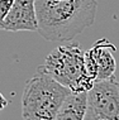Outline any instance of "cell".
Masks as SVG:
<instances>
[{"instance_id":"obj_1","label":"cell","mask_w":119,"mask_h":120,"mask_svg":"<svg viewBox=\"0 0 119 120\" xmlns=\"http://www.w3.org/2000/svg\"><path fill=\"white\" fill-rule=\"evenodd\" d=\"M96 0H36L38 33L48 42H70L94 24Z\"/></svg>"},{"instance_id":"obj_2","label":"cell","mask_w":119,"mask_h":120,"mask_svg":"<svg viewBox=\"0 0 119 120\" xmlns=\"http://www.w3.org/2000/svg\"><path fill=\"white\" fill-rule=\"evenodd\" d=\"M71 90L62 86L39 66L33 77L25 82L22 95L24 120H54Z\"/></svg>"},{"instance_id":"obj_3","label":"cell","mask_w":119,"mask_h":120,"mask_svg":"<svg viewBox=\"0 0 119 120\" xmlns=\"http://www.w3.org/2000/svg\"><path fill=\"white\" fill-rule=\"evenodd\" d=\"M44 70L71 92H89L95 81L85 68V52L79 43L60 46L51 52L43 64Z\"/></svg>"},{"instance_id":"obj_4","label":"cell","mask_w":119,"mask_h":120,"mask_svg":"<svg viewBox=\"0 0 119 120\" xmlns=\"http://www.w3.org/2000/svg\"><path fill=\"white\" fill-rule=\"evenodd\" d=\"M84 120H119V81H96L88 92Z\"/></svg>"},{"instance_id":"obj_5","label":"cell","mask_w":119,"mask_h":120,"mask_svg":"<svg viewBox=\"0 0 119 120\" xmlns=\"http://www.w3.org/2000/svg\"><path fill=\"white\" fill-rule=\"evenodd\" d=\"M5 32H38L36 0H15L10 11L0 24Z\"/></svg>"},{"instance_id":"obj_6","label":"cell","mask_w":119,"mask_h":120,"mask_svg":"<svg viewBox=\"0 0 119 120\" xmlns=\"http://www.w3.org/2000/svg\"><path fill=\"white\" fill-rule=\"evenodd\" d=\"M115 49L117 48L111 42H109L107 38H103V39L96 41L94 46L86 51L96 64V70H98L96 81L109 80L115 76L114 73L115 68H117V63H115L114 58Z\"/></svg>"},{"instance_id":"obj_7","label":"cell","mask_w":119,"mask_h":120,"mask_svg":"<svg viewBox=\"0 0 119 120\" xmlns=\"http://www.w3.org/2000/svg\"><path fill=\"white\" fill-rule=\"evenodd\" d=\"M88 92H71L62 104L54 120H84Z\"/></svg>"},{"instance_id":"obj_8","label":"cell","mask_w":119,"mask_h":120,"mask_svg":"<svg viewBox=\"0 0 119 120\" xmlns=\"http://www.w3.org/2000/svg\"><path fill=\"white\" fill-rule=\"evenodd\" d=\"M14 1L15 0H0V24L3 23V20L8 15V13L10 11Z\"/></svg>"},{"instance_id":"obj_9","label":"cell","mask_w":119,"mask_h":120,"mask_svg":"<svg viewBox=\"0 0 119 120\" xmlns=\"http://www.w3.org/2000/svg\"><path fill=\"white\" fill-rule=\"evenodd\" d=\"M8 100L5 99L4 97V95H3L1 92H0V111H1V110H4L6 106H8Z\"/></svg>"}]
</instances>
